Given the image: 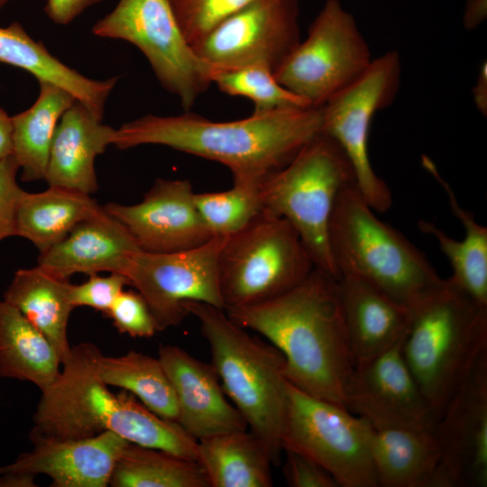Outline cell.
<instances>
[{"instance_id": "cb8c5ba5", "label": "cell", "mask_w": 487, "mask_h": 487, "mask_svg": "<svg viewBox=\"0 0 487 487\" xmlns=\"http://www.w3.org/2000/svg\"><path fill=\"white\" fill-rule=\"evenodd\" d=\"M71 283L40 266L20 269L4 293V300L17 308L52 345L61 364L69 357L68 324L74 308Z\"/></svg>"}, {"instance_id": "ffe728a7", "label": "cell", "mask_w": 487, "mask_h": 487, "mask_svg": "<svg viewBox=\"0 0 487 487\" xmlns=\"http://www.w3.org/2000/svg\"><path fill=\"white\" fill-rule=\"evenodd\" d=\"M139 250L126 227L104 208L40 253L37 265L65 280L76 273L89 276L107 271L125 275L133 254Z\"/></svg>"}, {"instance_id": "5bb4252c", "label": "cell", "mask_w": 487, "mask_h": 487, "mask_svg": "<svg viewBox=\"0 0 487 487\" xmlns=\"http://www.w3.org/2000/svg\"><path fill=\"white\" fill-rule=\"evenodd\" d=\"M298 0H257L192 45L213 70L262 67L273 73L301 41Z\"/></svg>"}, {"instance_id": "8fae6325", "label": "cell", "mask_w": 487, "mask_h": 487, "mask_svg": "<svg viewBox=\"0 0 487 487\" xmlns=\"http://www.w3.org/2000/svg\"><path fill=\"white\" fill-rule=\"evenodd\" d=\"M354 15L339 0H326L300 41L273 73L311 106H322L354 83L372 61Z\"/></svg>"}, {"instance_id": "3957f363", "label": "cell", "mask_w": 487, "mask_h": 487, "mask_svg": "<svg viewBox=\"0 0 487 487\" xmlns=\"http://www.w3.org/2000/svg\"><path fill=\"white\" fill-rule=\"evenodd\" d=\"M102 354L89 342L71 346L57 380L41 391L31 432L78 439L112 431L130 443L198 461V440L178 422L108 390L98 372Z\"/></svg>"}, {"instance_id": "d590c367", "label": "cell", "mask_w": 487, "mask_h": 487, "mask_svg": "<svg viewBox=\"0 0 487 487\" xmlns=\"http://www.w3.org/2000/svg\"><path fill=\"white\" fill-rule=\"evenodd\" d=\"M120 333L133 337H152L156 326L152 313L140 293L123 290L106 314Z\"/></svg>"}, {"instance_id": "ee69618b", "label": "cell", "mask_w": 487, "mask_h": 487, "mask_svg": "<svg viewBox=\"0 0 487 487\" xmlns=\"http://www.w3.org/2000/svg\"><path fill=\"white\" fill-rule=\"evenodd\" d=\"M35 477L24 474L0 473V487H32L36 486Z\"/></svg>"}, {"instance_id": "f35d334b", "label": "cell", "mask_w": 487, "mask_h": 487, "mask_svg": "<svg viewBox=\"0 0 487 487\" xmlns=\"http://www.w3.org/2000/svg\"><path fill=\"white\" fill-rule=\"evenodd\" d=\"M283 475L291 487H339L333 476L310 458L291 450H284Z\"/></svg>"}, {"instance_id": "8992f818", "label": "cell", "mask_w": 487, "mask_h": 487, "mask_svg": "<svg viewBox=\"0 0 487 487\" xmlns=\"http://www.w3.org/2000/svg\"><path fill=\"white\" fill-rule=\"evenodd\" d=\"M184 308L199 322L225 395L277 463L287 406L282 354L247 333L223 308L200 301H187Z\"/></svg>"}, {"instance_id": "7c38bea8", "label": "cell", "mask_w": 487, "mask_h": 487, "mask_svg": "<svg viewBox=\"0 0 487 487\" xmlns=\"http://www.w3.org/2000/svg\"><path fill=\"white\" fill-rule=\"evenodd\" d=\"M400 72L398 52L388 51L373 59L360 78L322 106L321 132L344 150L363 197L379 213L391 207L392 198L388 185L375 173L370 161V128L375 114L389 106L396 97Z\"/></svg>"}, {"instance_id": "60d3db41", "label": "cell", "mask_w": 487, "mask_h": 487, "mask_svg": "<svg viewBox=\"0 0 487 487\" xmlns=\"http://www.w3.org/2000/svg\"><path fill=\"white\" fill-rule=\"evenodd\" d=\"M487 18V0H466L463 13V25L473 30Z\"/></svg>"}, {"instance_id": "603a6c76", "label": "cell", "mask_w": 487, "mask_h": 487, "mask_svg": "<svg viewBox=\"0 0 487 487\" xmlns=\"http://www.w3.org/2000/svg\"><path fill=\"white\" fill-rule=\"evenodd\" d=\"M0 62L65 88L100 119L119 79L115 76L96 80L80 74L54 57L41 41L33 40L18 22L0 27Z\"/></svg>"}, {"instance_id": "4fadbf2b", "label": "cell", "mask_w": 487, "mask_h": 487, "mask_svg": "<svg viewBox=\"0 0 487 487\" xmlns=\"http://www.w3.org/2000/svg\"><path fill=\"white\" fill-rule=\"evenodd\" d=\"M226 236L185 251L153 253L137 251L125 276L145 300L157 332L179 326L188 312L187 301L225 309L219 284L218 259Z\"/></svg>"}, {"instance_id": "f546056e", "label": "cell", "mask_w": 487, "mask_h": 487, "mask_svg": "<svg viewBox=\"0 0 487 487\" xmlns=\"http://www.w3.org/2000/svg\"><path fill=\"white\" fill-rule=\"evenodd\" d=\"M39 82V95L25 111L12 116L14 156L22 181L45 179L50 150L57 124L77 99L65 88Z\"/></svg>"}, {"instance_id": "52a82bcc", "label": "cell", "mask_w": 487, "mask_h": 487, "mask_svg": "<svg viewBox=\"0 0 487 487\" xmlns=\"http://www.w3.org/2000/svg\"><path fill=\"white\" fill-rule=\"evenodd\" d=\"M354 183V170L345 152L333 138L320 132L285 167L259 185L263 209L286 218L298 232L315 267L336 278L328 225L339 193Z\"/></svg>"}, {"instance_id": "7402d4cb", "label": "cell", "mask_w": 487, "mask_h": 487, "mask_svg": "<svg viewBox=\"0 0 487 487\" xmlns=\"http://www.w3.org/2000/svg\"><path fill=\"white\" fill-rule=\"evenodd\" d=\"M76 101L61 115L52 139L45 174L49 186L91 195L98 189L96 158L113 143L115 129Z\"/></svg>"}, {"instance_id": "74e56055", "label": "cell", "mask_w": 487, "mask_h": 487, "mask_svg": "<svg viewBox=\"0 0 487 487\" xmlns=\"http://www.w3.org/2000/svg\"><path fill=\"white\" fill-rule=\"evenodd\" d=\"M19 170L14 155L0 162V242L16 236V209L23 191L16 180Z\"/></svg>"}, {"instance_id": "f1b7e54d", "label": "cell", "mask_w": 487, "mask_h": 487, "mask_svg": "<svg viewBox=\"0 0 487 487\" xmlns=\"http://www.w3.org/2000/svg\"><path fill=\"white\" fill-rule=\"evenodd\" d=\"M49 340L14 306L0 300V376L30 381L41 391L60 373Z\"/></svg>"}, {"instance_id": "ab89813d", "label": "cell", "mask_w": 487, "mask_h": 487, "mask_svg": "<svg viewBox=\"0 0 487 487\" xmlns=\"http://www.w3.org/2000/svg\"><path fill=\"white\" fill-rule=\"evenodd\" d=\"M104 0H46L43 11L58 25H67L89 7Z\"/></svg>"}, {"instance_id": "5b68a950", "label": "cell", "mask_w": 487, "mask_h": 487, "mask_svg": "<svg viewBox=\"0 0 487 487\" xmlns=\"http://www.w3.org/2000/svg\"><path fill=\"white\" fill-rule=\"evenodd\" d=\"M373 211L356 183L339 193L328 225L338 275L362 279L411 308L446 279L421 251Z\"/></svg>"}, {"instance_id": "e0dca14e", "label": "cell", "mask_w": 487, "mask_h": 487, "mask_svg": "<svg viewBox=\"0 0 487 487\" xmlns=\"http://www.w3.org/2000/svg\"><path fill=\"white\" fill-rule=\"evenodd\" d=\"M188 179H157L135 205L109 202L105 210L121 222L143 252L166 253L199 246L211 234Z\"/></svg>"}, {"instance_id": "1f68e13d", "label": "cell", "mask_w": 487, "mask_h": 487, "mask_svg": "<svg viewBox=\"0 0 487 487\" xmlns=\"http://www.w3.org/2000/svg\"><path fill=\"white\" fill-rule=\"evenodd\" d=\"M98 372L107 386L131 392L161 418L177 422L175 394L159 358L135 351L120 356L102 354Z\"/></svg>"}, {"instance_id": "836d02e7", "label": "cell", "mask_w": 487, "mask_h": 487, "mask_svg": "<svg viewBox=\"0 0 487 487\" xmlns=\"http://www.w3.org/2000/svg\"><path fill=\"white\" fill-rule=\"evenodd\" d=\"M212 83L230 96L250 99L253 113H267L287 107H307L304 99L282 87L273 72L262 67L213 70Z\"/></svg>"}, {"instance_id": "f6af8a7d", "label": "cell", "mask_w": 487, "mask_h": 487, "mask_svg": "<svg viewBox=\"0 0 487 487\" xmlns=\"http://www.w3.org/2000/svg\"><path fill=\"white\" fill-rule=\"evenodd\" d=\"M11 0H0V11L5 6V5Z\"/></svg>"}, {"instance_id": "4316f807", "label": "cell", "mask_w": 487, "mask_h": 487, "mask_svg": "<svg viewBox=\"0 0 487 487\" xmlns=\"http://www.w3.org/2000/svg\"><path fill=\"white\" fill-rule=\"evenodd\" d=\"M198 462L209 487H271V455L252 431L234 430L198 441Z\"/></svg>"}, {"instance_id": "484cf974", "label": "cell", "mask_w": 487, "mask_h": 487, "mask_svg": "<svg viewBox=\"0 0 487 487\" xmlns=\"http://www.w3.org/2000/svg\"><path fill=\"white\" fill-rule=\"evenodd\" d=\"M103 210L90 195L75 189L49 186L37 193L23 190L16 209V236L29 240L41 253Z\"/></svg>"}, {"instance_id": "277c9868", "label": "cell", "mask_w": 487, "mask_h": 487, "mask_svg": "<svg viewBox=\"0 0 487 487\" xmlns=\"http://www.w3.org/2000/svg\"><path fill=\"white\" fill-rule=\"evenodd\" d=\"M402 354L435 422L487 354V307L449 278L411 308Z\"/></svg>"}, {"instance_id": "8d00e7d4", "label": "cell", "mask_w": 487, "mask_h": 487, "mask_svg": "<svg viewBox=\"0 0 487 487\" xmlns=\"http://www.w3.org/2000/svg\"><path fill=\"white\" fill-rule=\"evenodd\" d=\"M126 285H130L129 280L121 273H110L108 276L92 274L81 284H71L70 301L74 308L89 307L106 314Z\"/></svg>"}, {"instance_id": "d6a6232c", "label": "cell", "mask_w": 487, "mask_h": 487, "mask_svg": "<svg viewBox=\"0 0 487 487\" xmlns=\"http://www.w3.org/2000/svg\"><path fill=\"white\" fill-rule=\"evenodd\" d=\"M194 202L213 235L234 234L263 211L257 185L234 183L227 190L195 193Z\"/></svg>"}, {"instance_id": "2e32d148", "label": "cell", "mask_w": 487, "mask_h": 487, "mask_svg": "<svg viewBox=\"0 0 487 487\" xmlns=\"http://www.w3.org/2000/svg\"><path fill=\"white\" fill-rule=\"evenodd\" d=\"M358 366L346 381L344 405L372 428L434 430L436 422L402 354V342Z\"/></svg>"}, {"instance_id": "30bf717a", "label": "cell", "mask_w": 487, "mask_h": 487, "mask_svg": "<svg viewBox=\"0 0 487 487\" xmlns=\"http://www.w3.org/2000/svg\"><path fill=\"white\" fill-rule=\"evenodd\" d=\"M92 33L137 47L161 87L179 99L185 111L212 84L213 68L187 41L170 0H119L93 25Z\"/></svg>"}, {"instance_id": "ac0fdd59", "label": "cell", "mask_w": 487, "mask_h": 487, "mask_svg": "<svg viewBox=\"0 0 487 487\" xmlns=\"http://www.w3.org/2000/svg\"><path fill=\"white\" fill-rule=\"evenodd\" d=\"M33 448L0 473L45 474L52 487H106L128 441L112 431L86 438H55L31 432Z\"/></svg>"}, {"instance_id": "83f0119b", "label": "cell", "mask_w": 487, "mask_h": 487, "mask_svg": "<svg viewBox=\"0 0 487 487\" xmlns=\"http://www.w3.org/2000/svg\"><path fill=\"white\" fill-rule=\"evenodd\" d=\"M371 449L378 487H426L439 460L429 429L372 428Z\"/></svg>"}, {"instance_id": "7a4b0ae2", "label": "cell", "mask_w": 487, "mask_h": 487, "mask_svg": "<svg viewBox=\"0 0 487 487\" xmlns=\"http://www.w3.org/2000/svg\"><path fill=\"white\" fill-rule=\"evenodd\" d=\"M244 328L264 336L285 359L286 380L314 397L344 405L354 368L338 278L314 268L288 292L259 304L225 309Z\"/></svg>"}, {"instance_id": "9a60e30c", "label": "cell", "mask_w": 487, "mask_h": 487, "mask_svg": "<svg viewBox=\"0 0 487 487\" xmlns=\"http://www.w3.org/2000/svg\"><path fill=\"white\" fill-rule=\"evenodd\" d=\"M433 432L439 460L426 487H486L487 354L450 399Z\"/></svg>"}, {"instance_id": "ba28073f", "label": "cell", "mask_w": 487, "mask_h": 487, "mask_svg": "<svg viewBox=\"0 0 487 487\" xmlns=\"http://www.w3.org/2000/svg\"><path fill=\"white\" fill-rule=\"evenodd\" d=\"M314 268L293 225L263 209L243 230L226 236L221 248L225 310L275 299L299 285Z\"/></svg>"}, {"instance_id": "44dd1931", "label": "cell", "mask_w": 487, "mask_h": 487, "mask_svg": "<svg viewBox=\"0 0 487 487\" xmlns=\"http://www.w3.org/2000/svg\"><path fill=\"white\" fill-rule=\"evenodd\" d=\"M338 286L354 367L379 356L405 337L411 308L354 276L341 275Z\"/></svg>"}, {"instance_id": "d4e9b609", "label": "cell", "mask_w": 487, "mask_h": 487, "mask_svg": "<svg viewBox=\"0 0 487 487\" xmlns=\"http://www.w3.org/2000/svg\"><path fill=\"white\" fill-rule=\"evenodd\" d=\"M422 164L442 186L454 216L464 228V237L456 240L426 220H419L418 226L436 239L449 261L453 270L449 279L478 304L487 307V227L477 223L474 216L460 206L451 186L428 157H422Z\"/></svg>"}, {"instance_id": "d6986e66", "label": "cell", "mask_w": 487, "mask_h": 487, "mask_svg": "<svg viewBox=\"0 0 487 487\" xmlns=\"http://www.w3.org/2000/svg\"><path fill=\"white\" fill-rule=\"evenodd\" d=\"M159 360L172 386L177 422L196 440L246 429L239 410L226 399L216 372L184 349L161 345Z\"/></svg>"}, {"instance_id": "9c48e42d", "label": "cell", "mask_w": 487, "mask_h": 487, "mask_svg": "<svg viewBox=\"0 0 487 487\" xmlns=\"http://www.w3.org/2000/svg\"><path fill=\"white\" fill-rule=\"evenodd\" d=\"M372 427L345 406L314 397L288 381L282 451L301 454L327 471L339 487H378Z\"/></svg>"}, {"instance_id": "e575fe53", "label": "cell", "mask_w": 487, "mask_h": 487, "mask_svg": "<svg viewBox=\"0 0 487 487\" xmlns=\"http://www.w3.org/2000/svg\"><path fill=\"white\" fill-rule=\"evenodd\" d=\"M257 0H170L179 26L192 46L222 21Z\"/></svg>"}, {"instance_id": "b9f144b4", "label": "cell", "mask_w": 487, "mask_h": 487, "mask_svg": "<svg viewBox=\"0 0 487 487\" xmlns=\"http://www.w3.org/2000/svg\"><path fill=\"white\" fill-rule=\"evenodd\" d=\"M14 155L12 117L0 107V162Z\"/></svg>"}, {"instance_id": "4dcf8cb0", "label": "cell", "mask_w": 487, "mask_h": 487, "mask_svg": "<svg viewBox=\"0 0 487 487\" xmlns=\"http://www.w3.org/2000/svg\"><path fill=\"white\" fill-rule=\"evenodd\" d=\"M113 487H209L201 464L171 453L128 443L115 465Z\"/></svg>"}, {"instance_id": "7bdbcfd3", "label": "cell", "mask_w": 487, "mask_h": 487, "mask_svg": "<svg viewBox=\"0 0 487 487\" xmlns=\"http://www.w3.org/2000/svg\"><path fill=\"white\" fill-rule=\"evenodd\" d=\"M473 98L478 111L487 115V63L482 62L473 87Z\"/></svg>"}, {"instance_id": "6da1fadb", "label": "cell", "mask_w": 487, "mask_h": 487, "mask_svg": "<svg viewBox=\"0 0 487 487\" xmlns=\"http://www.w3.org/2000/svg\"><path fill=\"white\" fill-rule=\"evenodd\" d=\"M321 128L322 106L253 113L231 122H213L189 111L174 116L148 114L115 129L112 144L120 150L167 146L226 166L234 183L259 186Z\"/></svg>"}]
</instances>
